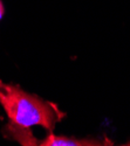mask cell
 Wrapping results in <instances>:
<instances>
[{"instance_id":"cell-1","label":"cell","mask_w":130,"mask_h":146,"mask_svg":"<svg viewBox=\"0 0 130 146\" xmlns=\"http://www.w3.org/2000/svg\"><path fill=\"white\" fill-rule=\"evenodd\" d=\"M0 104L5 110L9 123L29 129L42 126L52 131L63 113L57 106L47 102L39 96L26 92L18 86L5 83L0 80Z\"/></svg>"},{"instance_id":"cell-2","label":"cell","mask_w":130,"mask_h":146,"mask_svg":"<svg viewBox=\"0 0 130 146\" xmlns=\"http://www.w3.org/2000/svg\"><path fill=\"white\" fill-rule=\"evenodd\" d=\"M33 145L38 146H100L105 145L103 141L94 138H74V137H65V136H55L49 133L48 137L42 140L35 139L33 140Z\"/></svg>"},{"instance_id":"cell-3","label":"cell","mask_w":130,"mask_h":146,"mask_svg":"<svg viewBox=\"0 0 130 146\" xmlns=\"http://www.w3.org/2000/svg\"><path fill=\"white\" fill-rule=\"evenodd\" d=\"M4 12H5L4 5H3V3H1V0H0V20H1V18H3V15H4Z\"/></svg>"}]
</instances>
